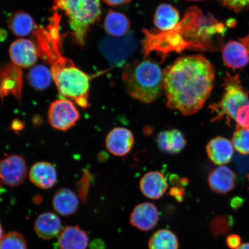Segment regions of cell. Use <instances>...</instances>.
<instances>
[{
  "label": "cell",
  "mask_w": 249,
  "mask_h": 249,
  "mask_svg": "<svg viewBox=\"0 0 249 249\" xmlns=\"http://www.w3.org/2000/svg\"><path fill=\"white\" fill-rule=\"evenodd\" d=\"M168 107L191 116L204 107L213 89L215 70L204 56L180 57L163 71Z\"/></svg>",
  "instance_id": "6da1fadb"
},
{
  "label": "cell",
  "mask_w": 249,
  "mask_h": 249,
  "mask_svg": "<svg viewBox=\"0 0 249 249\" xmlns=\"http://www.w3.org/2000/svg\"><path fill=\"white\" fill-rule=\"evenodd\" d=\"M54 11L47 27L37 26L34 33V42L39 57L51 66L53 80L60 95L86 108L89 106V82L92 77L62 54L61 17L58 12Z\"/></svg>",
  "instance_id": "7a4b0ae2"
},
{
  "label": "cell",
  "mask_w": 249,
  "mask_h": 249,
  "mask_svg": "<svg viewBox=\"0 0 249 249\" xmlns=\"http://www.w3.org/2000/svg\"><path fill=\"white\" fill-rule=\"evenodd\" d=\"M122 80L131 97L147 104L160 97L164 89L163 71L149 59L126 65Z\"/></svg>",
  "instance_id": "3957f363"
},
{
  "label": "cell",
  "mask_w": 249,
  "mask_h": 249,
  "mask_svg": "<svg viewBox=\"0 0 249 249\" xmlns=\"http://www.w3.org/2000/svg\"><path fill=\"white\" fill-rule=\"evenodd\" d=\"M54 10L60 9L67 16L72 36L78 45L85 46L93 24L100 19L101 0H54Z\"/></svg>",
  "instance_id": "277c9868"
},
{
  "label": "cell",
  "mask_w": 249,
  "mask_h": 249,
  "mask_svg": "<svg viewBox=\"0 0 249 249\" xmlns=\"http://www.w3.org/2000/svg\"><path fill=\"white\" fill-rule=\"evenodd\" d=\"M225 93L222 99L210 106L213 114V121L225 120L227 123L235 120L236 113L243 106L249 104L248 93L242 85L239 75L227 74L224 78Z\"/></svg>",
  "instance_id": "5b68a950"
},
{
  "label": "cell",
  "mask_w": 249,
  "mask_h": 249,
  "mask_svg": "<svg viewBox=\"0 0 249 249\" xmlns=\"http://www.w3.org/2000/svg\"><path fill=\"white\" fill-rule=\"evenodd\" d=\"M138 48V40L133 33L122 37L107 36L99 43V50L112 66L121 67Z\"/></svg>",
  "instance_id": "8992f818"
},
{
  "label": "cell",
  "mask_w": 249,
  "mask_h": 249,
  "mask_svg": "<svg viewBox=\"0 0 249 249\" xmlns=\"http://www.w3.org/2000/svg\"><path fill=\"white\" fill-rule=\"evenodd\" d=\"M79 111L69 99H59L52 103L48 111V121L55 129L66 131L79 120Z\"/></svg>",
  "instance_id": "52a82bcc"
},
{
  "label": "cell",
  "mask_w": 249,
  "mask_h": 249,
  "mask_svg": "<svg viewBox=\"0 0 249 249\" xmlns=\"http://www.w3.org/2000/svg\"><path fill=\"white\" fill-rule=\"evenodd\" d=\"M23 85L22 68L9 62L0 66V98L13 95L20 101Z\"/></svg>",
  "instance_id": "ba28073f"
},
{
  "label": "cell",
  "mask_w": 249,
  "mask_h": 249,
  "mask_svg": "<svg viewBox=\"0 0 249 249\" xmlns=\"http://www.w3.org/2000/svg\"><path fill=\"white\" fill-rule=\"evenodd\" d=\"M27 169L24 158L11 155L0 160V180L5 185L18 186L26 179Z\"/></svg>",
  "instance_id": "9c48e42d"
},
{
  "label": "cell",
  "mask_w": 249,
  "mask_h": 249,
  "mask_svg": "<svg viewBox=\"0 0 249 249\" xmlns=\"http://www.w3.org/2000/svg\"><path fill=\"white\" fill-rule=\"evenodd\" d=\"M9 55L12 62L21 68H28L36 64L39 57L33 40L19 39L11 43Z\"/></svg>",
  "instance_id": "30bf717a"
},
{
  "label": "cell",
  "mask_w": 249,
  "mask_h": 249,
  "mask_svg": "<svg viewBox=\"0 0 249 249\" xmlns=\"http://www.w3.org/2000/svg\"><path fill=\"white\" fill-rule=\"evenodd\" d=\"M160 221L158 208L151 202H143L134 208L130 215V223L142 231L153 229Z\"/></svg>",
  "instance_id": "8fae6325"
},
{
  "label": "cell",
  "mask_w": 249,
  "mask_h": 249,
  "mask_svg": "<svg viewBox=\"0 0 249 249\" xmlns=\"http://www.w3.org/2000/svg\"><path fill=\"white\" fill-rule=\"evenodd\" d=\"M133 133L125 127H117L108 133L106 139L107 150L117 157H124L131 151L134 144Z\"/></svg>",
  "instance_id": "7c38bea8"
},
{
  "label": "cell",
  "mask_w": 249,
  "mask_h": 249,
  "mask_svg": "<svg viewBox=\"0 0 249 249\" xmlns=\"http://www.w3.org/2000/svg\"><path fill=\"white\" fill-rule=\"evenodd\" d=\"M236 180V174L225 165L212 170L208 178V185L212 191L220 195L232 191L235 188Z\"/></svg>",
  "instance_id": "4fadbf2b"
},
{
  "label": "cell",
  "mask_w": 249,
  "mask_h": 249,
  "mask_svg": "<svg viewBox=\"0 0 249 249\" xmlns=\"http://www.w3.org/2000/svg\"><path fill=\"white\" fill-rule=\"evenodd\" d=\"M169 185L163 174L160 171H149L140 180V189L145 197L153 200L160 199L166 193Z\"/></svg>",
  "instance_id": "5bb4252c"
},
{
  "label": "cell",
  "mask_w": 249,
  "mask_h": 249,
  "mask_svg": "<svg viewBox=\"0 0 249 249\" xmlns=\"http://www.w3.org/2000/svg\"><path fill=\"white\" fill-rule=\"evenodd\" d=\"M206 151L212 162L224 166L231 161L233 154L232 142L228 139L217 136L208 142Z\"/></svg>",
  "instance_id": "9a60e30c"
},
{
  "label": "cell",
  "mask_w": 249,
  "mask_h": 249,
  "mask_svg": "<svg viewBox=\"0 0 249 249\" xmlns=\"http://www.w3.org/2000/svg\"><path fill=\"white\" fill-rule=\"evenodd\" d=\"M29 177L33 184L43 189L52 188L57 180L55 168L51 163L46 161L34 164L30 170Z\"/></svg>",
  "instance_id": "2e32d148"
},
{
  "label": "cell",
  "mask_w": 249,
  "mask_h": 249,
  "mask_svg": "<svg viewBox=\"0 0 249 249\" xmlns=\"http://www.w3.org/2000/svg\"><path fill=\"white\" fill-rule=\"evenodd\" d=\"M222 58L227 67L241 69L249 63V55L241 42L231 40L222 48Z\"/></svg>",
  "instance_id": "e0dca14e"
},
{
  "label": "cell",
  "mask_w": 249,
  "mask_h": 249,
  "mask_svg": "<svg viewBox=\"0 0 249 249\" xmlns=\"http://www.w3.org/2000/svg\"><path fill=\"white\" fill-rule=\"evenodd\" d=\"M89 236L79 226H69L61 231L58 241L60 249H87Z\"/></svg>",
  "instance_id": "ac0fdd59"
},
{
  "label": "cell",
  "mask_w": 249,
  "mask_h": 249,
  "mask_svg": "<svg viewBox=\"0 0 249 249\" xmlns=\"http://www.w3.org/2000/svg\"><path fill=\"white\" fill-rule=\"evenodd\" d=\"M34 229L40 238L50 240L60 234L62 223L59 217L54 213H45L36 218Z\"/></svg>",
  "instance_id": "d6986e66"
},
{
  "label": "cell",
  "mask_w": 249,
  "mask_h": 249,
  "mask_svg": "<svg viewBox=\"0 0 249 249\" xmlns=\"http://www.w3.org/2000/svg\"><path fill=\"white\" fill-rule=\"evenodd\" d=\"M54 210L63 216L72 215L79 208V201L75 193L68 188L59 189L53 198Z\"/></svg>",
  "instance_id": "ffe728a7"
},
{
  "label": "cell",
  "mask_w": 249,
  "mask_h": 249,
  "mask_svg": "<svg viewBox=\"0 0 249 249\" xmlns=\"http://www.w3.org/2000/svg\"><path fill=\"white\" fill-rule=\"evenodd\" d=\"M157 142L161 151L171 154L179 153L186 144L184 135L176 129L160 132L157 136Z\"/></svg>",
  "instance_id": "44dd1931"
},
{
  "label": "cell",
  "mask_w": 249,
  "mask_h": 249,
  "mask_svg": "<svg viewBox=\"0 0 249 249\" xmlns=\"http://www.w3.org/2000/svg\"><path fill=\"white\" fill-rule=\"evenodd\" d=\"M179 20L178 11L169 4L159 5L155 12L154 24L163 32L174 29L179 23Z\"/></svg>",
  "instance_id": "7402d4cb"
},
{
  "label": "cell",
  "mask_w": 249,
  "mask_h": 249,
  "mask_svg": "<svg viewBox=\"0 0 249 249\" xmlns=\"http://www.w3.org/2000/svg\"><path fill=\"white\" fill-rule=\"evenodd\" d=\"M104 27L111 36L122 37L128 34L130 23L125 15L120 12L109 11L105 18Z\"/></svg>",
  "instance_id": "603a6c76"
},
{
  "label": "cell",
  "mask_w": 249,
  "mask_h": 249,
  "mask_svg": "<svg viewBox=\"0 0 249 249\" xmlns=\"http://www.w3.org/2000/svg\"><path fill=\"white\" fill-rule=\"evenodd\" d=\"M9 25L14 35L19 37L34 34L37 27L33 17L23 11H18L12 15L9 18Z\"/></svg>",
  "instance_id": "cb8c5ba5"
},
{
  "label": "cell",
  "mask_w": 249,
  "mask_h": 249,
  "mask_svg": "<svg viewBox=\"0 0 249 249\" xmlns=\"http://www.w3.org/2000/svg\"><path fill=\"white\" fill-rule=\"evenodd\" d=\"M149 249H178L177 235L167 229H160L151 236L148 242Z\"/></svg>",
  "instance_id": "d4e9b609"
},
{
  "label": "cell",
  "mask_w": 249,
  "mask_h": 249,
  "mask_svg": "<svg viewBox=\"0 0 249 249\" xmlns=\"http://www.w3.org/2000/svg\"><path fill=\"white\" fill-rule=\"evenodd\" d=\"M27 79L33 88L42 91L51 85L53 77L51 70L45 65H38L31 68Z\"/></svg>",
  "instance_id": "484cf974"
},
{
  "label": "cell",
  "mask_w": 249,
  "mask_h": 249,
  "mask_svg": "<svg viewBox=\"0 0 249 249\" xmlns=\"http://www.w3.org/2000/svg\"><path fill=\"white\" fill-rule=\"evenodd\" d=\"M232 144L233 148L242 155L249 154V129L236 126L233 134Z\"/></svg>",
  "instance_id": "4316f807"
},
{
  "label": "cell",
  "mask_w": 249,
  "mask_h": 249,
  "mask_svg": "<svg viewBox=\"0 0 249 249\" xmlns=\"http://www.w3.org/2000/svg\"><path fill=\"white\" fill-rule=\"evenodd\" d=\"M0 249H27V247L23 235L12 231L3 235L0 240Z\"/></svg>",
  "instance_id": "83f0119b"
},
{
  "label": "cell",
  "mask_w": 249,
  "mask_h": 249,
  "mask_svg": "<svg viewBox=\"0 0 249 249\" xmlns=\"http://www.w3.org/2000/svg\"><path fill=\"white\" fill-rule=\"evenodd\" d=\"M235 121L238 127L249 129V104L243 106L239 109Z\"/></svg>",
  "instance_id": "f1b7e54d"
},
{
  "label": "cell",
  "mask_w": 249,
  "mask_h": 249,
  "mask_svg": "<svg viewBox=\"0 0 249 249\" xmlns=\"http://www.w3.org/2000/svg\"><path fill=\"white\" fill-rule=\"evenodd\" d=\"M223 5L231 10L239 12L249 8V0H219Z\"/></svg>",
  "instance_id": "f546056e"
},
{
  "label": "cell",
  "mask_w": 249,
  "mask_h": 249,
  "mask_svg": "<svg viewBox=\"0 0 249 249\" xmlns=\"http://www.w3.org/2000/svg\"><path fill=\"white\" fill-rule=\"evenodd\" d=\"M226 244L230 249H237L242 244L241 236L235 233L229 235L226 238Z\"/></svg>",
  "instance_id": "4dcf8cb0"
},
{
  "label": "cell",
  "mask_w": 249,
  "mask_h": 249,
  "mask_svg": "<svg viewBox=\"0 0 249 249\" xmlns=\"http://www.w3.org/2000/svg\"><path fill=\"white\" fill-rule=\"evenodd\" d=\"M184 192L182 189L177 187H174L171 188L170 191V194L175 197L178 201H181L183 198V196Z\"/></svg>",
  "instance_id": "1f68e13d"
},
{
  "label": "cell",
  "mask_w": 249,
  "mask_h": 249,
  "mask_svg": "<svg viewBox=\"0 0 249 249\" xmlns=\"http://www.w3.org/2000/svg\"><path fill=\"white\" fill-rule=\"evenodd\" d=\"M106 4L111 7H118V6L127 4L131 0H104Z\"/></svg>",
  "instance_id": "d6a6232c"
},
{
  "label": "cell",
  "mask_w": 249,
  "mask_h": 249,
  "mask_svg": "<svg viewBox=\"0 0 249 249\" xmlns=\"http://www.w3.org/2000/svg\"><path fill=\"white\" fill-rule=\"evenodd\" d=\"M11 127L12 129L15 130V131H16V130L19 131V130L23 128V124L19 120H15L13 121V123H12Z\"/></svg>",
  "instance_id": "836d02e7"
},
{
  "label": "cell",
  "mask_w": 249,
  "mask_h": 249,
  "mask_svg": "<svg viewBox=\"0 0 249 249\" xmlns=\"http://www.w3.org/2000/svg\"><path fill=\"white\" fill-rule=\"evenodd\" d=\"M91 249H105V244L102 241L96 239L92 242Z\"/></svg>",
  "instance_id": "e575fe53"
},
{
  "label": "cell",
  "mask_w": 249,
  "mask_h": 249,
  "mask_svg": "<svg viewBox=\"0 0 249 249\" xmlns=\"http://www.w3.org/2000/svg\"><path fill=\"white\" fill-rule=\"evenodd\" d=\"M239 41L244 46L249 55V34L248 36L244 37V38L239 39Z\"/></svg>",
  "instance_id": "d590c367"
},
{
  "label": "cell",
  "mask_w": 249,
  "mask_h": 249,
  "mask_svg": "<svg viewBox=\"0 0 249 249\" xmlns=\"http://www.w3.org/2000/svg\"><path fill=\"white\" fill-rule=\"evenodd\" d=\"M236 249H249V242L244 243L242 244L239 248Z\"/></svg>",
  "instance_id": "8d00e7d4"
},
{
  "label": "cell",
  "mask_w": 249,
  "mask_h": 249,
  "mask_svg": "<svg viewBox=\"0 0 249 249\" xmlns=\"http://www.w3.org/2000/svg\"><path fill=\"white\" fill-rule=\"evenodd\" d=\"M3 236V230L2 228V226L1 224H0V240H1V239L2 238Z\"/></svg>",
  "instance_id": "74e56055"
},
{
  "label": "cell",
  "mask_w": 249,
  "mask_h": 249,
  "mask_svg": "<svg viewBox=\"0 0 249 249\" xmlns=\"http://www.w3.org/2000/svg\"><path fill=\"white\" fill-rule=\"evenodd\" d=\"M187 1H204V0H187Z\"/></svg>",
  "instance_id": "f35d334b"
},
{
  "label": "cell",
  "mask_w": 249,
  "mask_h": 249,
  "mask_svg": "<svg viewBox=\"0 0 249 249\" xmlns=\"http://www.w3.org/2000/svg\"><path fill=\"white\" fill-rule=\"evenodd\" d=\"M1 191H2V186L1 185V180H0V196H1Z\"/></svg>",
  "instance_id": "ab89813d"
},
{
  "label": "cell",
  "mask_w": 249,
  "mask_h": 249,
  "mask_svg": "<svg viewBox=\"0 0 249 249\" xmlns=\"http://www.w3.org/2000/svg\"><path fill=\"white\" fill-rule=\"evenodd\" d=\"M248 181H249V174L248 176Z\"/></svg>",
  "instance_id": "60d3db41"
}]
</instances>
